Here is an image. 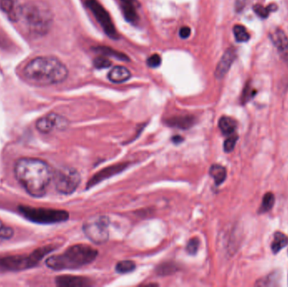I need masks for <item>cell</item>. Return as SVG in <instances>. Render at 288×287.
Segmentation results:
<instances>
[{"label": "cell", "mask_w": 288, "mask_h": 287, "mask_svg": "<svg viewBox=\"0 0 288 287\" xmlns=\"http://www.w3.org/2000/svg\"><path fill=\"white\" fill-rule=\"evenodd\" d=\"M15 175L27 193L34 197L44 196L53 178L50 166L42 159L23 158L16 162Z\"/></svg>", "instance_id": "cell-1"}, {"label": "cell", "mask_w": 288, "mask_h": 287, "mask_svg": "<svg viewBox=\"0 0 288 287\" xmlns=\"http://www.w3.org/2000/svg\"><path fill=\"white\" fill-rule=\"evenodd\" d=\"M23 73L28 81L42 86L63 82L69 75L66 66L53 57H36L28 62Z\"/></svg>", "instance_id": "cell-2"}, {"label": "cell", "mask_w": 288, "mask_h": 287, "mask_svg": "<svg viewBox=\"0 0 288 287\" xmlns=\"http://www.w3.org/2000/svg\"><path fill=\"white\" fill-rule=\"evenodd\" d=\"M98 256V251L86 244L71 246L60 255L47 259L46 265L54 270H74L93 262Z\"/></svg>", "instance_id": "cell-3"}, {"label": "cell", "mask_w": 288, "mask_h": 287, "mask_svg": "<svg viewBox=\"0 0 288 287\" xmlns=\"http://www.w3.org/2000/svg\"><path fill=\"white\" fill-rule=\"evenodd\" d=\"M28 29L37 35L47 34L52 24L49 8L42 2H33L20 9V15Z\"/></svg>", "instance_id": "cell-4"}, {"label": "cell", "mask_w": 288, "mask_h": 287, "mask_svg": "<svg viewBox=\"0 0 288 287\" xmlns=\"http://www.w3.org/2000/svg\"><path fill=\"white\" fill-rule=\"evenodd\" d=\"M54 249L52 247H42L29 255L9 256L0 259V268L7 270H22L34 267L48 253Z\"/></svg>", "instance_id": "cell-5"}, {"label": "cell", "mask_w": 288, "mask_h": 287, "mask_svg": "<svg viewBox=\"0 0 288 287\" xmlns=\"http://www.w3.org/2000/svg\"><path fill=\"white\" fill-rule=\"evenodd\" d=\"M20 214L28 220L41 224H52V223L66 222L69 218L68 211L50 208H36L21 205L19 207Z\"/></svg>", "instance_id": "cell-6"}, {"label": "cell", "mask_w": 288, "mask_h": 287, "mask_svg": "<svg viewBox=\"0 0 288 287\" xmlns=\"http://www.w3.org/2000/svg\"><path fill=\"white\" fill-rule=\"evenodd\" d=\"M109 225L110 220L106 216H94L84 223L83 230L89 240L96 244H102L108 240Z\"/></svg>", "instance_id": "cell-7"}, {"label": "cell", "mask_w": 288, "mask_h": 287, "mask_svg": "<svg viewBox=\"0 0 288 287\" xmlns=\"http://www.w3.org/2000/svg\"><path fill=\"white\" fill-rule=\"evenodd\" d=\"M53 178L57 191L63 195L74 193L81 181L79 172L72 168H62L57 170Z\"/></svg>", "instance_id": "cell-8"}, {"label": "cell", "mask_w": 288, "mask_h": 287, "mask_svg": "<svg viewBox=\"0 0 288 287\" xmlns=\"http://www.w3.org/2000/svg\"><path fill=\"white\" fill-rule=\"evenodd\" d=\"M86 5L87 7L89 8V10L93 13L101 27L103 28L106 35H108L110 38L113 39H116L118 37L117 31L111 20V16L106 11V9L97 0H87Z\"/></svg>", "instance_id": "cell-9"}, {"label": "cell", "mask_w": 288, "mask_h": 287, "mask_svg": "<svg viewBox=\"0 0 288 287\" xmlns=\"http://www.w3.org/2000/svg\"><path fill=\"white\" fill-rule=\"evenodd\" d=\"M68 125L67 120L59 115L51 113L37 121V129L42 133H49L55 129H63Z\"/></svg>", "instance_id": "cell-10"}, {"label": "cell", "mask_w": 288, "mask_h": 287, "mask_svg": "<svg viewBox=\"0 0 288 287\" xmlns=\"http://www.w3.org/2000/svg\"><path fill=\"white\" fill-rule=\"evenodd\" d=\"M128 165H129V164H127V163H121V164L109 166V167L101 169L88 181L87 189L91 188L97 184L101 183V181H106L107 178H111L112 176L121 173L127 168Z\"/></svg>", "instance_id": "cell-11"}, {"label": "cell", "mask_w": 288, "mask_h": 287, "mask_svg": "<svg viewBox=\"0 0 288 287\" xmlns=\"http://www.w3.org/2000/svg\"><path fill=\"white\" fill-rule=\"evenodd\" d=\"M271 42L278 51L280 57L288 64V38L284 30L276 29L271 35Z\"/></svg>", "instance_id": "cell-12"}, {"label": "cell", "mask_w": 288, "mask_h": 287, "mask_svg": "<svg viewBox=\"0 0 288 287\" xmlns=\"http://www.w3.org/2000/svg\"><path fill=\"white\" fill-rule=\"evenodd\" d=\"M236 58V54L235 51L232 48L227 50L222 58L220 60V62L217 64L216 72H215V76L217 79H222L224 76L227 75V73L229 72L232 64L234 63V60Z\"/></svg>", "instance_id": "cell-13"}, {"label": "cell", "mask_w": 288, "mask_h": 287, "mask_svg": "<svg viewBox=\"0 0 288 287\" xmlns=\"http://www.w3.org/2000/svg\"><path fill=\"white\" fill-rule=\"evenodd\" d=\"M56 283L59 286L64 287H84L90 285V280L81 276H72L62 275L56 279Z\"/></svg>", "instance_id": "cell-14"}, {"label": "cell", "mask_w": 288, "mask_h": 287, "mask_svg": "<svg viewBox=\"0 0 288 287\" xmlns=\"http://www.w3.org/2000/svg\"><path fill=\"white\" fill-rule=\"evenodd\" d=\"M124 17L128 22H137L138 20V3L136 0H120Z\"/></svg>", "instance_id": "cell-15"}, {"label": "cell", "mask_w": 288, "mask_h": 287, "mask_svg": "<svg viewBox=\"0 0 288 287\" xmlns=\"http://www.w3.org/2000/svg\"><path fill=\"white\" fill-rule=\"evenodd\" d=\"M132 77L130 71L126 67L122 66H117L111 70L109 73V80L112 83L116 84H121V83L126 82L130 78Z\"/></svg>", "instance_id": "cell-16"}, {"label": "cell", "mask_w": 288, "mask_h": 287, "mask_svg": "<svg viewBox=\"0 0 288 287\" xmlns=\"http://www.w3.org/2000/svg\"><path fill=\"white\" fill-rule=\"evenodd\" d=\"M165 123L169 126L180 129H188L191 127L195 123V118L192 116H181V117H171Z\"/></svg>", "instance_id": "cell-17"}, {"label": "cell", "mask_w": 288, "mask_h": 287, "mask_svg": "<svg viewBox=\"0 0 288 287\" xmlns=\"http://www.w3.org/2000/svg\"><path fill=\"white\" fill-rule=\"evenodd\" d=\"M220 131L225 136H230L235 133L237 129V122L232 117H222L220 118L218 122Z\"/></svg>", "instance_id": "cell-18"}, {"label": "cell", "mask_w": 288, "mask_h": 287, "mask_svg": "<svg viewBox=\"0 0 288 287\" xmlns=\"http://www.w3.org/2000/svg\"><path fill=\"white\" fill-rule=\"evenodd\" d=\"M0 8L11 20H17L18 13L20 15V10H18L15 0H0Z\"/></svg>", "instance_id": "cell-19"}, {"label": "cell", "mask_w": 288, "mask_h": 287, "mask_svg": "<svg viewBox=\"0 0 288 287\" xmlns=\"http://www.w3.org/2000/svg\"><path fill=\"white\" fill-rule=\"evenodd\" d=\"M210 175L214 180L216 186H218L223 183L227 178L226 168L219 164H213L211 166L209 170Z\"/></svg>", "instance_id": "cell-20"}, {"label": "cell", "mask_w": 288, "mask_h": 287, "mask_svg": "<svg viewBox=\"0 0 288 287\" xmlns=\"http://www.w3.org/2000/svg\"><path fill=\"white\" fill-rule=\"evenodd\" d=\"M288 244V237L281 232H276L274 234L273 241L271 243V250L274 254H277Z\"/></svg>", "instance_id": "cell-21"}, {"label": "cell", "mask_w": 288, "mask_h": 287, "mask_svg": "<svg viewBox=\"0 0 288 287\" xmlns=\"http://www.w3.org/2000/svg\"><path fill=\"white\" fill-rule=\"evenodd\" d=\"M234 38L238 42H246L249 40L250 35L244 25H236L234 27Z\"/></svg>", "instance_id": "cell-22"}, {"label": "cell", "mask_w": 288, "mask_h": 287, "mask_svg": "<svg viewBox=\"0 0 288 287\" xmlns=\"http://www.w3.org/2000/svg\"><path fill=\"white\" fill-rule=\"evenodd\" d=\"M136 269L135 262L132 260H123L117 263L116 266V270L120 274H127V273L133 272Z\"/></svg>", "instance_id": "cell-23"}, {"label": "cell", "mask_w": 288, "mask_h": 287, "mask_svg": "<svg viewBox=\"0 0 288 287\" xmlns=\"http://www.w3.org/2000/svg\"><path fill=\"white\" fill-rule=\"evenodd\" d=\"M275 204V196L271 192H268L264 196L262 203H261L260 212H267L271 210Z\"/></svg>", "instance_id": "cell-24"}, {"label": "cell", "mask_w": 288, "mask_h": 287, "mask_svg": "<svg viewBox=\"0 0 288 287\" xmlns=\"http://www.w3.org/2000/svg\"><path fill=\"white\" fill-rule=\"evenodd\" d=\"M253 9H254V12L260 17L262 18V19H266V18L268 17L270 13L277 10V6L276 5H274V4L269 5L267 7H264V6L261 5H254Z\"/></svg>", "instance_id": "cell-25"}, {"label": "cell", "mask_w": 288, "mask_h": 287, "mask_svg": "<svg viewBox=\"0 0 288 287\" xmlns=\"http://www.w3.org/2000/svg\"><path fill=\"white\" fill-rule=\"evenodd\" d=\"M178 270V266L174 263H165L163 265H159L157 267V273L158 275H171L173 273L176 272Z\"/></svg>", "instance_id": "cell-26"}, {"label": "cell", "mask_w": 288, "mask_h": 287, "mask_svg": "<svg viewBox=\"0 0 288 287\" xmlns=\"http://www.w3.org/2000/svg\"><path fill=\"white\" fill-rule=\"evenodd\" d=\"M13 235H14V230L12 228L5 225V223L0 220V244L10 239Z\"/></svg>", "instance_id": "cell-27"}, {"label": "cell", "mask_w": 288, "mask_h": 287, "mask_svg": "<svg viewBox=\"0 0 288 287\" xmlns=\"http://www.w3.org/2000/svg\"><path fill=\"white\" fill-rule=\"evenodd\" d=\"M239 136L236 134L234 133L233 135H230L229 137L225 140L223 144L224 151L226 153H230V152L234 150L236 145L237 141H238Z\"/></svg>", "instance_id": "cell-28"}, {"label": "cell", "mask_w": 288, "mask_h": 287, "mask_svg": "<svg viewBox=\"0 0 288 287\" xmlns=\"http://www.w3.org/2000/svg\"><path fill=\"white\" fill-rule=\"evenodd\" d=\"M96 51L101 52V53L104 55L113 56V57L119 58V59H127V57H126L125 55L122 54V53H119L118 52L113 51V50L111 49V48H107V47H99L98 49H96Z\"/></svg>", "instance_id": "cell-29"}, {"label": "cell", "mask_w": 288, "mask_h": 287, "mask_svg": "<svg viewBox=\"0 0 288 287\" xmlns=\"http://www.w3.org/2000/svg\"><path fill=\"white\" fill-rule=\"evenodd\" d=\"M200 241L199 239L194 238L190 239L186 245V251L190 255H195L197 254V251L199 249Z\"/></svg>", "instance_id": "cell-30"}, {"label": "cell", "mask_w": 288, "mask_h": 287, "mask_svg": "<svg viewBox=\"0 0 288 287\" xmlns=\"http://www.w3.org/2000/svg\"><path fill=\"white\" fill-rule=\"evenodd\" d=\"M94 65L96 68L101 69V68H106V67H110L111 62L110 60L107 59L106 57H100L94 59Z\"/></svg>", "instance_id": "cell-31"}, {"label": "cell", "mask_w": 288, "mask_h": 287, "mask_svg": "<svg viewBox=\"0 0 288 287\" xmlns=\"http://www.w3.org/2000/svg\"><path fill=\"white\" fill-rule=\"evenodd\" d=\"M256 94L255 90L252 89L250 85L248 84V86L245 87L244 89V93H243V96H242V101L243 103H246V102L249 101V99H251L254 96V94Z\"/></svg>", "instance_id": "cell-32"}, {"label": "cell", "mask_w": 288, "mask_h": 287, "mask_svg": "<svg viewBox=\"0 0 288 287\" xmlns=\"http://www.w3.org/2000/svg\"><path fill=\"white\" fill-rule=\"evenodd\" d=\"M161 57L158 54H153L151 57H148L147 60V63H148V67H152V68H155V67H159L161 64Z\"/></svg>", "instance_id": "cell-33"}, {"label": "cell", "mask_w": 288, "mask_h": 287, "mask_svg": "<svg viewBox=\"0 0 288 287\" xmlns=\"http://www.w3.org/2000/svg\"><path fill=\"white\" fill-rule=\"evenodd\" d=\"M190 33H191V30L187 26L181 27L180 31H179L180 38H183V39H186V38H189L190 35Z\"/></svg>", "instance_id": "cell-34"}, {"label": "cell", "mask_w": 288, "mask_h": 287, "mask_svg": "<svg viewBox=\"0 0 288 287\" xmlns=\"http://www.w3.org/2000/svg\"><path fill=\"white\" fill-rule=\"evenodd\" d=\"M247 0H237L236 10L238 12L244 10V6L246 5Z\"/></svg>", "instance_id": "cell-35"}, {"label": "cell", "mask_w": 288, "mask_h": 287, "mask_svg": "<svg viewBox=\"0 0 288 287\" xmlns=\"http://www.w3.org/2000/svg\"><path fill=\"white\" fill-rule=\"evenodd\" d=\"M183 140H184V139H183V137H181L180 136H175L172 138V141L176 144H180V142L183 141Z\"/></svg>", "instance_id": "cell-36"}]
</instances>
